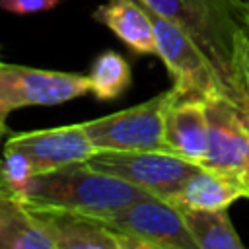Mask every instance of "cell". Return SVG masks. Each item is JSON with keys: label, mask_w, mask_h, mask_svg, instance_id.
Masks as SVG:
<instances>
[{"label": "cell", "mask_w": 249, "mask_h": 249, "mask_svg": "<svg viewBox=\"0 0 249 249\" xmlns=\"http://www.w3.org/2000/svg\"><path fill=\"white\" fill-rule=\"evenodd\" d=\"M0 249H56L29 206L0 185Z\"/></svg>", "instance_id": "cell-14"}, {"label": "cell", "mask_w": 249, "mask_h": 249, "mask_svg": "<svg viewBox=\"0 0 249 249\" xmlns=\"http://www.w3.org/2000/svg\"><path fill=\"white\" fill-rule=\"evenodd\" d=\"M86 163L97 171L124 179L165 200H169L198 167L196 163L187 161L165 150H99Z\"/></svg>", "instance_id": "cell-5"}, {"label": "cell", "mask_w": 249, "mask_h": 249, "mask_svg": "<svg viewBox=\"0 0 249 249\" xmlns=\"http://www.w3.org/2000/svg\"><path fill=\"white\" fill-rule=\"evenodd\" d=\"M29 210L49 231L56 249H121L115 230L97 218L53 208L29 206Z\"/></svg>", "instance_id": "cell-12"}, {"label": "cell", "mask_w": 249, "mask_h": 249, "mask_svg": "<svg viewBox=\"0 0 249 249\" xmlns=\"http://www.w3.org/2000/svg\"><path fill=\"white\" fill-rule=\"evenodd\" d=\"M200 249H245L226 210L206 212L179 208Z\"/></svg>", "instance_id": "cell-15"}, {"label": "cell", "mask_w": 249, "mask_h": 249, "mask_svg": "<svg viewBox=\"0 0 249 249\" xmlns=\"http://www.w3.org/2000/svg\"><path fill=\"white\" fill-rule=\"evenodd\" d=\"M115 235H117L121 249H165V247H161L150 239H144L140 235H134V233H124V231L115 230Z\"/></svg>", "instance_id": "cell-19"}, {"label": "cell", "mask_w": 249, "mask_h": 249, "mask_svg": "<svg viewBox=\"0 0 249 249\" xmlns=\"http://www.w3.org/2000/svg\"><path fill=\"white\" fill-rule=\"evenodd\" d=\"M237 198H249V175L198 165L169 202L177 208L216 212L226 210Z\"/></svg>", "instance_id": "cell-10"}, {"label": "cell", "mask_w": 249, "mask_h": 249, "mask_svg": "<svg viewBox=\"0 0 249 249\" xmlns=\"http://www.w3.org/2000/svg\"><path fill=\"white\" fill-rule=\"evenodd\" d=\"M58 4L60 0H0V10L16 16H27L54 10Z\"/></svg>", "instance_id": "cell-18"}, {"label": "cell", "mask_w": 249, "mask_h": 249, "mask_svg": "<svg viewBox=\"0 0 249 249\" xmlns=\"http://www.w3.org/2000/svg\"><path fill=\"white\" fill-rule=\"evenodd\" d=\"M233 86H235V109L249 126V31L239 39L233 60Z\"/></svg>", "instance_id": "cell-17"}, {"label": "cell", "mask_w": 249, "mask_h": 249, "mask_svg": "<svg viewBox=\"0 0 249 249\" xmlns=\"http://www.w3.org/2000/svg\"><path fill=\"white\" fill-rule=\"evenodd\" d=\"M167 152L202 165L208 154V115L204 99H175L165 115Z\"/></svg>", "instance_id": "cell-11"}, {"label": "cell", "mask_w": 249, "mask_h": 249, "mask_svg": "<svg viewBox=\"0 0 249 249\" xmlns=\"http://www.w3.org/2000/svg\"><path fill=\"white\" fill-rule=\"evenodd\" d=\"M89 93V78L74 72L43 70L0 60V124L12 111L58 105Z\"/></svg>", "instance_id": "cell-6"}, {"label": "cell", "mask_w": 249, "mask_h": 249, "mask_svg": "<svg viewBox=\"0 0 249 249\" xmlns=\"http://www.w3.org/2000/svg\"><path fill=\"white\" fill-rule=\"evenodd\" d=\"M208 115V154L202 165L249 175V126L226 95L204 99Z\"/></svg>", "instance_id": "cell-9"}, {"label": "cell", "mask_w": 249, "mask_h": 249, "mask_svg": "<svg viewBox=\"0 0 249 249\" xmlns=\"http://www.w3.org/2000/svg\"><path fill=\"white\" fill-rule=\"evenodd\" d=\"M177 99L171 89L128 109L105 115L84 123L95 150L136 152V150H165V115Z\"/></svg>", "instance_id": "cell-3"}, {"label": "cell", "mask_w": 249, "mask_h": 249, "mask_svg": "<svg viewBox=\"0 0 249 249\" xmlns=\"http://www.w3.org/2000/svg\"><path fill=\"white\" fill-rule=\"evenodd\" d=\"M148 12L156 31L158 56L173 78V91L177 93V99H208L214 95H226L218 72L198 45L167 18L154 14L150 8Z\"/></svg>", "instance_id": "cell-4"}, {"label": "cell", "mask_w": 249, "mask_h": 249, "mask_svg": "<svg viewBox=\"0 0 249 249\" xmlns=\"http://www.w3.org/2000/svg\"><path fill=\"white\" fill-rule=\"evenodd\" d=\"M88 78L89 93H93L95 99L113 101L128 89L132 82V72L124 56L115 51H105L93 60Z\"/></svg>", "instance_id": "cell-16"}, {"label": "cell", "mask_w": 249, "mask_h": 249, "mask_svg": "<svg viewBox=\"0 0 249 249\" xmlns=\"http://www.w3.org/2000/svg\"><path fill=\"white\" fill-rule=\"evenodd\" d=\"M154 14L179 25L218 72L226 97L235 101L233 60L239 39L249 31L247 0H140Z\"/></svg>", "instance_id": "cell-2"}, {"label": "cell", "mask_w": 249, "mask_h": 249, "mask_svg": "<svg viewBox=\"0 0 249 249\" xmlns=\"http://www.w3.org/2000/svg\"><path fill=\"white\" fill-rule=\"evenodd\" d=\"M97 220L111 230L140 235L165 249H200L181 210L165 198L150 196Z\"/></svg>", "instance_id": "cell-7"}, {"label": "cell", "mask_w": 249, "mask_h": 249, "mask_svg": "<svg viewBox=\"0 0 249 249\" xmlns=\"http://www.w3.org/2000/svg\"><path fill=\"white\" fill-rule=\"evenodd\" d=\"M93 19L109 27L130 51L158 56L154 23L140 0H107L97 6Z\"/></svg>", "instance_id": "cell-13"}, {"label": "cell", "mask_w": 249, "mask_h": 249, "mask_svg": "<svg viewBox=\"0 0 249 249\" xmlns=\"http://www.w3.org/2000/svg\"><path fill=\"white\" fill-rule=\"evenodd\" d=\"M4 148L19 152L33 175L54 171L74 163H86L97 150L82 124H66L8 136Z\"/></svg>", "instance_id": "cell-8"}, {"label": "cell", "mask_w": 249, "mask_h": 249, "mask_svg": "<svg viewBox=\"0 0 249 249\" xmlns=\"http://www.w3.org/2000/svg\"><path fill=\"white\" fill-rule=\"evenodd\" d=\"M18 196L27 206L101 218L154 195L88 163H74L33 175Z\"/></svg>", "instance_id": "cell-1"}, {"label": "cell", "mask_w": 249, "mask_h": 249, "mask_svg": "<svg viewBox=\"0 0 249 249\" xmlns=\"http://www.w3.org/2000/svg\"><path fill=\"white\" fill-rule=\"evenodd\" d=\"M6 124H0V160H2V150H4V142H6Z\"/></svg>", "instance_id": "cell-20"}]
</instances>
